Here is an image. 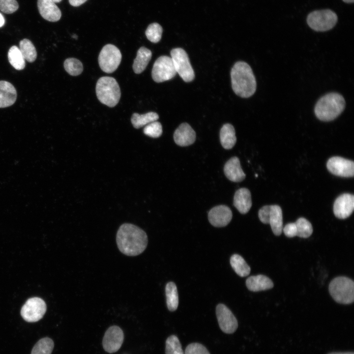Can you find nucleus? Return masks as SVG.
<instances>
[{
  "instance_id": "f257e3e1",
  "label": "nucleus",
  "mask_w": 354,
  "mask_h": 354,
  "mask_svg": "<svg viewBox=\"0 0 354 354\" xmlns=\"http://www.w3.org/2000/svg\"><path fill=\"white\" fill-rule=\"evenodd\" d=\"M116 242L119 251L129 256H136L143 253L148 242L146 232L138 226L124 223L119 228Z\"/></svg>"
},
{
  "instance_id": "f03ea898",
  "label": "nucleus",
  "mask_w": 354,
  "mask_h": 354,
  "mask_svg": "<svg viewBox=\"0 0 354 354\" xmlns=\"http://www.w3.org/2000/svg\"><path fill=\"white\" fill-rule=\"evenodd\" d=\"M232 87L234 92L242 98H248L256 91V78L250 65L239 61L234 65L231 72Z\"/></svg>"
},
{
  "instance_id": "7ed1b4c3",
  "label": "nucleus",
  "mask_w": 354,
  "mask_h": 354,
  "mask_svg": "<svg viewBox=\"0 0 354 354\" xmlns=\"http://www.w3.org/2000/svg\"><path fill=\"white\" fill-rule=\"evenodd\" d=\"M345 105V100L342 95L337 92H330L319 99L315 105L314 113L321 121H331L343 112Z\"/></svg>"
},
{
  "instance_id": "20e7f679",
  "label": "nucleus",
  "mask_w": 354,
  "mask_h": 354,
  "mask_svg": "<svg viewBox=\"0 0 354 354\" xmlns=\"http://www.w3.org/2000/svg\"><path fill=\"white\" fill-rule=\"evenodd\" d=\"M96 93L99 101L110 107L115 106L119 102L121 92L116 80L111 77L100 78L96 85Z\"/></svg>"
},
{
  "instance_id": "39448f33",
  "label": "nucleus",
  "mask_w": 354,
  "mask_h": 354,
  "mask_svg": "<svg viewBox=\"0 0 354 354\" xmlns=\"http://www.w3.org/2000/svg\"><path fill=\"white\" fill-rule=\"evenodd\" d=\"M329 292L336 302L344 304H351L354 300V282L347 277H336L329 285Z\"/></svg>"
},
{
  "instance_id": "423d86ee",
  "label": "nucleus",
  "mask_w": 354,
  "mask_h": 354,
  "mask_svg": "<svg viewBox=\"0 0 354 354\" xmlns=\"http://www.w3.org/2000/svg\"><path fill=\"white\" fill-rule=\"evenodd\" d=\"M338 20L336 14L330 9L316 10L307 16V22L310 28L317 31H325L332 29Z\"/></svg>"
},
{
  "instance_id": "0eeeda50",
  "label": "nucleus",
  "mask_w": 354,
  "mask_h": 354,
  "mask_svg": "<svg viewBox=\"0 0 354 354\" xmlns=\"http://www.w3.org/2000/svg\"><path fill=\"white\" fill-rule=\"evenodd\" d=\"M171 58L177 73L186 82H190L195 78L192 68L186 52L182 48H177L171 51Z\"/></svg>"
},
{
  "instance_id": "6e6552de",
  "label": "nucleus",
  "mask_w": 354,
  "mask_h": 354,
  "mask_svg": "<svg viewBox=\"0 0 354 354\" xmlns=\"http://www.w3.org/2000/svg\"><path fill=\"white\" fill-rule=\"evenodd\" d=\"M121 58L119 50L116 46L108 44L101 50L98 56V63L103 71L111 73L118 68Z\"/></svg>"
},
{
  "instance_id": "1a4fd4ad",
  "label": "nucleus",
  "mask_w": 354,
  "mask_h": 354,
  "mask_svg": "<svg viewBox=\"0 0 354 354\" xmlns=\"http://www.w3.org/2000/svg\"><path fill=\"white\" fill-rule=\"evenodd\" d=\"M260 220L264 224H269L273 233L279 236L283 231L282 211L278 205L263 206L259 211Z\"/></svg>"
},
{
  "instance_id": "9d476101",
  "label": "nucleus",
  "mask_w": 354,
  "mask_h": 354,
  "mask_svg": "<svg viewBox=\"0 0 354 354\" xmlns=\"http://www.w3.org/2000/svg\"><path fill=\"white\" fill-rule=\"evenodd\" d=\"M176 74L172 58L166 56H160L155 60L151 72L153 80L157 83L170 80Z\"/></svg>"
},
{
  "instance_id": "9b49d317",
  "label": "nucleus",
  "mask_w": 354,
  "mask_h": 354,
  "mask_svg": "<svg viewBox=\"0 0 354 354\" xmlns=\"http://www.w3.org/2000/svg\"><path fill=\"white\" fill-rule=\"evenodd\" d=\"M47 309L45 301L37 297L30 298L27 300L21 310V315L28 322H35L44 316Z\"/></svg>"
},
{
  "instance_id": "f8f14e48",
  "label": "nucleus",
  "mask_w": 354,
  "mask_h": 354,
  "mask_svg": "<svg viewBox=\"0 0 354 354\" xmlns=\"http://www.w3.org/2000/svg\"><path fill=\"white\" fill-rule=\"evenodd\" d=\"M328 170L334 175L341 177H353L354 175V163L339 156L332 157L326 163Z\"/></svg>"
},
{
  "instance_id": "ddd939ff",
  "label": "nucleus",
  "mask_w": 354,
  "mask_h": 354,
  "mask_svg": "<svg viewBox=\"0 0 354 354\" xmlns=\"http://www.w3.org/2000/svg\"><path fill=\"white\" fill-rule=\"evenodd\" d=\"M216 314L219 327L223 332L231 334L236 330L237 321L226 305L219 304L216 308Z\"/></svg>"
},
{
  "instance_id": "4468645a",
  "label": "nucleus",
  "mask_w": 354,
  "mask_h": 354,
  "mask_svg": "<svg viewBox=\"0 0 354 354\" xmlns=\"http://www.w3.org/2000/svg\"><path fill=\"white\" fill-rule=\"evenodd\" d=\"M124 339L122 329L118 326H110L106 331L102 341L104 350L109 353L117 352L121 347Z\"/></svg>"
},
{
  "instance_id": "2eb2a0df",
  "label": "nucleus",
  "mask_w": 354,
  "mask_h": 354,
  "mask_svg": "<svg viewBox=\"0 0 354 354\" xmlns=\"http://www.w3.org/2000/svg\"><path fill=\"white\" fill-rule=\"evenodd\" d=\"M354 209V196L353 194L344 193L339 196L333 205L335 216L341 219L350 216Z\"/></svg>"
},
{
  "instance_id": "dca6fc26",
  "label": "nucleus",
  "mask_w": 354,
  "mask_h": 354,
  "mask_svg": "<svg viewBox=\"0 0 354 354\" xmlns=\"http://www.w3.org/2000/svg\"><path fill=\"white\" fill-rule=\"evenodd\" d=\"M231 209L225 205H219L212 208L208 213L210 223L216 227L227 226L232 218Z\"/></svg>"
},
{
  "instance_id": "f3484780",
  "label": "nucleus",
  "mask_w": 354,
  "mask_h": 354,
  "mask_svg": "<svg viewBox=\"0 0 354 354\" xmlns=\"http://www.w3.org/2000/svg\"><path fill=\"white\" fill-rule=\"evenodd\" d=\"M196 133L187 123H182L175 130L174 139L176 144L181 147L188 146L194 143Z\"/></svg>"
},
{
  "instance_id": "a211bd4d",
  "label": "nucleus",
  "mask_w": 354,
  "mask_h": 354,
  "mask_svg": "<svg viewBox=\"0 0 354 354\" xmlns=\"http://www.w3.org/2000/svg\"><path fill=\"white\" fill-rule=\"evenodd\" d=\"M37 7L41 16L48 21L54 22L60 19L61 11L51 0H38Z\"/></svg>"
},
{
  "instance_id": "6ab92c4d",
  "label": "nucleus",
  "mask_w": 354,
  "mask_h": 354,
  "mask_svg": "<svg viewBox=\"0 0 354 354\" xmlns=\"http://www.w3.org/2000/svg\"><path fill=\"white\" fill-rule=\"evenodd\" d=\"M224 172L226 177L233 182H240L245 177V174L240 166L239 159L234 156L225 164Z\"/></svg>"
},
{
  "instance_id": "aec40b11",
  "label": "nucleus",
  "mask_w": 354,
  "mask_h": 354,
  "mask_svg": "<svg viewBox=\"0 0 354 354\" xmlns=\"http://www.w3.org/2000/svg\"><path fill=\"white\" fill-rule=\"evenodd\" d=\"M234 205L240 213H247L252 206L250 191L246 188L238 189L234 195Z\"/></svg>"
},
{
  "instance_id": "412c9836",
  "label": "nucleus",
  "mask_w": 354,
  "mask_h": 354,
  "mask_svg": "<svg viewBox=\"0 0 354 354\" xmlns=\"http://www.w3.org/2000/svg\"><path fill=\"white\" fill-rule=\"evenodd\" d=\"M17 91L10 83L0 81V108H5L13 105L16 100Z\"/></svg>"
},
{
  "instance_id": "4be33fe9",
  "label": "nucleus",
  "mask_w": 354,
  "mask_h": 354,
  "mask_svg": "<svg viewBox=\"0 0 354 354\" xmlns=\"http://www.w3.org/2000/svg\"><path fill=\"white\" fill-rule=\"evenodd\" d=\"M246 285L249 290L259 292L272 288L273 283L268 277L260 274L248 277L246 281Z\"/></svg>"
},
{
  "instance_id": "5701e85b",
  "label": "nucleus",
  "mask_w": 354,
  "mask_h": 354,
  "mask_svg": "<svg viewBox=\"0 0 354 354\" xmlns=\"http://www.w3.org/2000/svg\"><path fill=\"white\" fill-rule=\"evenodd\" d=\"M152 53L150 50L145 47L140 48L133 64L134 72L136 74L143 72L149 62Z\"/></svg>"
},
{
  "instance_id": "b1692460",
  "label": "nucleus",
  "mask_w": 354,
  "mask_h": 354,
  "mask_svg": "<svg viewBox=\"0 0 354 354\" xmlns=\"http://www.w3.org/2000/svg\"><path fill=\"white\" fill-rule=\"evenodd\" d=\"M221 145L226 149L232 148L236 143V138L234 126L230 123L223 125L220 131Z\"/></svg>"
},
{
  "instance_id": "393cba45",
  "label": "nucleus",
  "mask_w": 354,
  "mask_h": 354,
  "mask_svg": "<svg viewBox=\"0 0 354 354\" xmlns=\"http://www.w3.org/2000/svg\"><path fill=\"white\" fill-rule=\"evenodd\" d=\"M230 262L233 269L239 276L245 277L250 274V267L240 255L236 254L233 255Z\"/></svg>"
},
{
  "instance_id": "a878e982",
  "label": "nucleus",
  "mask_w": 354,
  "mask_h": 354,
  "mask_svg": "<svg viewBox=\"0 0 354 354\" xmlns=\"http://www.w3.org/2000/svg\"><path fill=\"white\" fill-rule=\"evenodd\" d=\"M166 303L171 311L177 310L178 305V296L176 284L172 282H168L165 287Z\"/></svg>"
},
{
  "instance_id": "bb28decb",
  "label": "nucleus",
  "mask_w": 354,
  "mask_h": 354,
  "mask_svg": "<svg viewBox=\"0 0 354 354\" xmlns=\"http://www.w3.org/2000/svg\"><path fill=\"white\" fill-rule=\"evenodd\" d=\"M158 118V114L153 112H148L143 115L135 113L131 117V121L133 127L138 129L151 122L156 121Z\"/></svg>"
},
{
  "instance_id": "cd10ccee",
  "label": "nucleus",
  "mask_w": 354,
  "mask_h": 354,
  "mask_svg": "<svg viewBox=\"0 0 354 354\" xmlns=\"http://www.w3.org/2000/svg\"><path fill=\"white\" fill-rule=\"evenodd\" d=\"M8 59L10 64L16 70H21L25 68V59L17 46L10 47L8 52Z\"/></svg>"
},
{
  "instance_id": "c85d7f7f",
  "label": "nucleus",
  "mask_w": 354,
  "mask_h": 354,
  "mask_svg": "<svg viewBox=\"0 0 354 354\" xmlns=\"http://www.w3.org/2000/svg\"><path fill=\"white\" fill-rule=\"evenodd\" d=\"M19 49L25 60L33 62L36 59L37 52L33 43L29 39H24L19 43Z\"/></svg>"
},
{
  "instance_id": "c756f323",
  "label": "nucleus",
  "mask_w": 354,
  "mask_h": 354,
  "mask_svg": "<svg viewBox=\"0 0 354 354\" xmlns=\"http://www.w3.org/2000/svg\"><path fill=\"white\" fill-rule=\"evenodd\" d=\"M54 346L53 341L48 337L39 340L32 349L31 354H51Z\"/></svg>"
},
{
  "instance_id": "7c9ffc66",
  "label": "nucleus",
  "mask_w": 354,
  "mask_h": 354,
  "mask_svg": "<svg viewBox=\"0 0 354 354\" xmlns=\"http://www.w3.org/2000/svg\"><path fill=\"white\" fill-rule=\"evenodd\" d=\"M296 228V236L301 238H307L313 233L311 223L306 219L300 217L295 222Z\"/></svg>"
},
{
  "instance_id": "2f4dec72",
  "label": "nucleus",
  "mask_w": 354,
  "mask_h": 354,
  "mask_svg": "<svg viewBox=\"0 0 354 354\" xmlns=\"http://www.w3.org/2000/svg\"><path fill=\"white\" fill-rule=\"evenodd\" d=\"M65 71L70 75L78 76L83 70V64L79 59L70 58L65 60L63 63Z\"/></svg>"
},
{
  "instance_id": "473e14b6",
  "label": "nucleus",
  "mask_w": 354,
  "mask_h": 354,
  "mask_svg": "<svg viewBox=\"0 0 354 354\" xmlns=\"http://www.w3.org/2000/svg\"><path fill=\"white\" fill-rule=\"evenodd\" d=\"M166 354H184L178 338L175 335L170 336L166 341Z\"/></svg>"
},
{
  "instance_id": "72a5a7b5",
  "label": "nucleus",
  "mask_w": 354,
  "mask_h": 354,
  "mask_svg": "<svg viewBox=\"0 0 354 354\" xmlns=\"http://www.w3.org/2000/svg\"><path fill=\"white\" fill-rule=\"evenodd\" d=\"M162 31V28L159 24L153 23L148 27L145 34L150 42L155 43L160 40Z\"/></svg>"
},
{
  "instance_id": "f704fd0d",
  "label": "nucleus",
  "mask_w": 354,
  "mask_h": 354,
  "mask_svg": "<svg viewBox=\"0 0 354 354\" xmlns=\"http://www.w3.org/2000/svg\"><path fill=\"white\" fill-rule=\"evenodd\" d=\"M143 132L145 135L150 137H159L162 133V125L157 121L151 122L144 127Z\"/></svg>"
},
{
  "instance_id": "c9c22d12",
  "label": "nucleus",
  "mask_w": 354,
  "mask_h": 354,
  "mask_svg": "<svg viewBox=\"0 0 354 354\" xmlns=\"http://www.w3.org/2000/svg\"><path fill=\"white\" fill-rule=\"evenodd\" d=\"M18 8L19 4L16 0H0V10L6 14L13 13Z\"/></svg>"
},
{
  "instance_id": "e433bc0d",
  "label": "nucleus",
  "mask_w": 354,
  "mask_h": 354,
  "mask_svg": "<svg viewBox=\"0 0 354 354\" xmlns=\"http://www.w3.org/2000/svg\"><path fill=\"white\" fill-rule=\"evenodd\" d=\"M184 354H210L207 349L198 343L188 345L185 349Z\"/></svg>"
},
{
  "instance_id": "4c0bfd02",
  "label": "nucleus",
  "mask_w": 354,
  "mask_h": 354,
  "mask_svg": "<svg viewBox=\"0 0 354 354\" xmlns=\"http://www.w3.org/2000/svg\"><path fill=\"white\" fill-rule=\"evenodd\" d=\"M285 236L289 237L296 236V228L295 223H288L283 228Z\"/></svg>"
},
{
  "instance_id": "58836bf2",
  "label": "nucleus",
  "mask_w": 354,
  "mask_h": 354,
  "mask_svg": "<svg viewBox=\"0 0 354 354\" xmlns=\"http://www.w3.org/2000/svg\"><path fill=\"white\" fill-rule=\"evenodd\" d=\"M87 0H69V3L73 6H78L85 3Z\"/></svg>"
},
{
  "instance_id": "ea45409f",
  "label": "nucleus",
  "mask_w": 354,
  "mask_h": 354,
  "mask_svg": "<svg viewBox=\"0 0 354 354\" xmlns=\"http://www.w3.org/2000/svg\"><path fill=\"white\" fill-rule=\"evenodd\" d=\"M5 23V19L3 15L0 13V28L2 27Z\"/></svg>"
},
{
  "instance_id": "a19ab883",
  "label": "nucleus",
  "mask_w": 354,
  "mask_h": 354,
  "mask_svg": "<svg viewBox=\"0 0 354 354\" xmlns=\"http://www.w3.org/2000/svg\"><path fill=\"white\" fill-rule=\"evenodd\" d=\"M328 354H354L353 352L331 353Z\"/></svg>"
},
{
  "instance_id": "79ce46f5",
  "label": "nucleus",
  "mask_w": 354,
  "mask_h": 354,
  "mask_svg": "<svg viewBox=\"0 0 354 354\" xmlns=\"http://www.w3.org/2000/svg\"><path fill=\"white\" fill-rule=\"evenodd\" d=\"M344 2L346 3H353L354 1V0H342Z\"/></svg>"
},
{
  "instance_id": "37998d69",
  "label": "nucleus",
  "mask_w": 354,
  "mask_h": 354,
  "mask_svg": "<svg viewBox=\"0 0 354 354\" xmlns=\"http://www.w3.org/2000/svg\"><path fill=\"white\" fill-rule=\"evenodd\" d=\"M52 1H53L55 3L59 2L62 0H51Z\"/></svg>"
},
{
  "instance_id": "c03bdc74",
  "label": "nucleus",
  "mask_w": 354,
  "mask_h": 354,
  "mask_svg": "<svg viewBox=\"0 0 354 354\" xmlns=\"http://www.w3.org/2000/svg\"><path fill=\"white\" fill-rule=\"evenodd\" d=\"M72 36L73 38H74L75 39L77 38V35L75 34L73 35Z\"/></svg>"
}]
</instances>
